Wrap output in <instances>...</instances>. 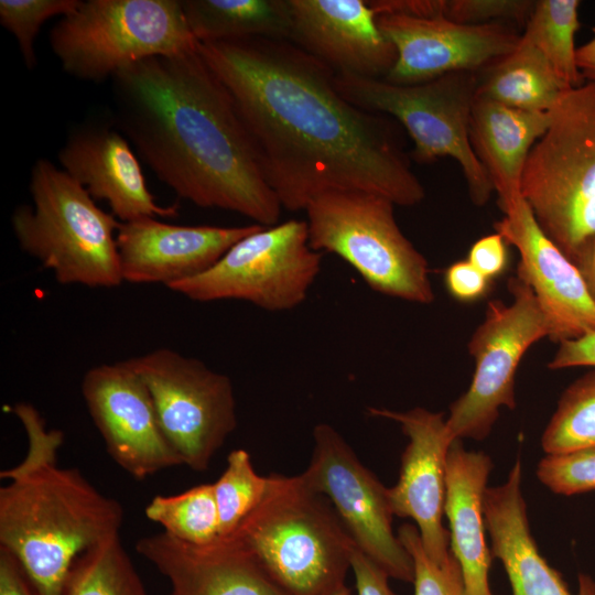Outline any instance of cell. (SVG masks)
Listing matches in <instances>:
<instances>
[{
  "mask_svg": "<svg viewBox=\"0 0 595 595\" xmlns=\"http://www.w3.org/2000/svg\"><path fill=\"white\" fill-rule=\"evenodd\" d=\"M197 51L231 96L282 208L305 210L329 191L400 206L424 199L393 119L347 100L318 58L269 37L201 42Z\"/></svg>",
  "mask_w": 595,
  "mask_h": 595,
  "instance_id": "obj_1",
  "label": "cell"
},
{
  "mask_svg": "<svg viewBox=\"0 0 595 595\" xmlns=\"http://www.w3.org/2000/svg\"><path fill=\"white\" fill-rule=\"evenodd\" d=\"M111 80L117 129L180 198L279 224L282 206L251 138L197 50L143 60Z\"/></svg>",
  "mask_w": 595,
  "mask_h": 595,
  "instance_id": "obj_2",
  "label": "cell"
},
{
  "mask_svg": "<svg viewBox=\"0 0 595 595\" xmlns=\"http://www.w3.org/2000/svg\"><path fill=\"white\" fill-rule=\"evenodd\" d=\"M28 435V453L0 473V547L19 561L37 595H60L79 554L119 534L121 504L101 494L77 468L57 465L64 435L47 430L30 403L12 408Z\"/></svg>",
  "mask_w": 595,
  "mask_h": 595,
  "instance_id": "obj_3",
  "label": "cell"
},
{
  "mask_svg": "<svg viewBox=\"0 0 595 595\" xmlns=\"http://www.w3.org/2000/svg\"><path fill=\"white\" fill-rule=\"evenodd\" d=\"M231 536L282 595H334L346 587L355 544L329 500L300 475H270L262 500Z\"/></svg>",
  "mask_w": 595,
  "mask_h": 595,
  "instance_id": "obj_4",
  "label": "cell"
},
{
  "mask_svg": "<svg viewBox=\"0 0 595 595\" xmlns=\"http://www.w3.org/2000/svg\"><path fill=\"white\" fill-rule=\"evenodd\" d=\"M30 194L32 205L18 206L11 216L25 253L61 284L111 289L123 282L116 239L120 221L84 186L40 159L31 169Z\"/></svg>",
  "mask_w": 595,
  "mask_h": 595,
  "instance_id": "obj_5",
  "label": "cell"
},
{
  "mask_svg": "<svg viewBox=\"0 0 595 595\" xmlns=\"http://www.w3.org/2000/svg\"><path fill=\"white\" fill-rule=\"evenodd\" d=\"M521 196L571 259L595 238V84L565 90L526 162Z\"/></svg>",
  "mask_w": 595,
  "mask_h": 595,
  "instance_id": "obj_6",
  "label": "cell"
},
{
  "mask_svg": "<svg viewBox=\"0 0 595 595\" xmlns=\"http://www.w3.org/2000/svg\"><path fill=\"white\" fill-rule=\"evenodd\" d=\"M394 205L363 191L322 193L305 208L310 246L337 255L376 292L430 304L428 261L400 230Z\"/></svg>",
  "mask_w": 595,
  "mask_h": 595,
  "instance_id": "obj_7",
  "label": "cell"
},
{
  "mask_svg": "<svg viewBox=\"0 0 595 595\" xmlns=\"http://www.w3.org/2000/svg\"><path fill=\"white\" fill-rule=\"evenodd\" d=\"M63 69L100 82L153 56L197 50L181 0H86L50 33Z\"/></svg>",
  "mask_w": 595,
  "mask_h": 595,
  "instance_id": "obj_8",
  "label": "cell"
},
{
  "mask_svg": "<svg viewBox=\"0 0 595 595\" xmlns=\"http://www.w3.org/2000/svg\"><path fill=\"white\" fill-rule=\"evenodd\" d=\"M335 85L351 104L398 121L414 143L418 162L457 161L472 202L483 206L489 201L494 187L469 139L478 73L454 72L413 85L336 73Z\"/></svg>",
  "mask_w": 595,
  "mask_h": 595,
  "instance_id": "obj_9",
  "label": "cell"
},
{
  "mask_svg": "<svg viewBox=\"0 0 595 595\" xmlns=\"http://www.w3.org/2000/svg\"><path fill=\"white\" fill-rule=\"evenodd\" d=\"M321 263L307 223L290 219L245 236L208 270L169 289L196 302L240 300L270 312L289 311L306 299Z\"/></svg>",
  "mask_w": 595,
  "mask_h": 595,
  "instance_id": "obj_10",
  "label": "cell"
},
{
  "mask_svg": "<svg viewBox=\"0 0 595 595\" xmlns=\"http://www.w3.org/2000/svg\"><path fill=\"white\" fill-rule=\"evenodd\" d=\"M126 360L148 387L163 432L183 465L206 470L237 428L230 379L170 348Z\"/></svg>",
  "mask_w": 595,
  "mask_h": 595,
  "instance_id": "obj_11",
  "label": "cell"
},
{
  "mask_svg": "<svg viewBox=\"0 0 595 595\" xmlns=\"http://www.w3.org/2000/svg\"><path fill=\"white\" fill-rule=\"evenodd\" d=\"M512 302L488 303L485 320L473 333L468 351L475 371L467 391L450 407L446 425L454 439L482 441L499 409L516 408L515 376L524 353L549 329L531 288L518 275L508 280Z\"/></svg>",
  "mask_w": 595,
  "mask_h": 595,
  "instance_id": "obj_12",
  "label": "cell"
},
{
  "mask_svg": "<svg viewBox=\"0 0 595 595\" xmlns=\"http://www.w3.org/2000/svg\"><path fill=\"white\" fill-rule=\"evenodd\" d=\"M313 440L310 464L300 474L303 482L329 500L361 553L389 577L412 583V558L392 531L388 488L332 425L317 424Z\"/></svg>",
  "mask_w": 595,
  "mask_h": 595,
  "instance_id": "obj_13",
  "label": "cell"
},
{
  "mask_svg": "<svg viewBox=\"0 0 595 595\" xmlns=\"http://www.w3.org/2000/svg\"><path fill=\"white\" fill-rule=\"evenodd\" d=\"M82 394L111 458L134 479L183 465L141 377L127 360L88 369Z\"/></svg>",
  "mask_w": 595,
  "mask_h": 595,
  "instance_id": "obj_14",
  "label": "cell"
},
{
  "mask_svg": "<svg viewBox=\"0 0 595 595\" xmlns=\"http://www.w3.org/2000/svg\"><path fill=\"white\" fill-rule=\"evenodd\" d=\"M397 58L383 78L397 85L424 83L454 72L479 73L509 54L521 33L512 23L462 24L443 17L377 14Z\"/></svg>",
  "mask_w": 595,
  "mask_h": 595,
  "instance_id": "obj_15",
  "label": "cell"
},
{
  "mask_svg": "<svg viewBox=\"0 0 595 595\" xmlns=\"http://www.w3.org/2000/svg\"><path fill=\"white\" fill-rule=\"evenodd\" d=\"M370 415L398 422L409 437L401 456L398 483L388 488L393 516L416 523L422 545L439 565L451 556L450 531L443 526L446 461L455 440L444 413L414 408L404 412L370 408Z\"/></svg>",
  "mask_w": 595,
  "mask_h": 595,
  "instance_id": "obj_16",
  "label": "cell"
},
{
  "mask_svg": "<svg viewBox=\"0 0 595 595\" xmlns=\"http://www.w3.org/2000/svg\"><path fill=\"white\" fill-rule=\"evenodd\" d=\"M495 223L496 232L520 255L517 275L532 290L552 342L595 332V303L575 264L544 234L521 197Z\"/></svg>",
  "mask_w": 595,
  "mask_h": 595,
  "instance_id": "obj_17",
  "label": "cell"
},
{
  "mask_svg": "<svg viewBox=\"0 0 595 595\" xmlns=\"http://www.w3.org/2000/svg\"><path fill=\"white\" fill-rule=\"evenodd\" d=\"M261 225L183 226L144 217L121 223L117 247L123 282L167 288L215 264L238 240Z\"/></svg>",
  "mask_w": 595,
  "mask_h": 595,
  "instance_id": "obj_18",
  "label": "cell"
},
{
  "mask_svg": "<svg viewBox=\"0 0 595 595\" xmlns=\"http://www.w3.org/2000/svg\"><path fill=\"white\" fill-rule=\"evenodd\" d=\"M291 42L336 73L383 79L397 53L365 0H289Z\"/></svg>",
  "mask_w": 595,
  "mask_h": 595,
  "instance_id": "obj_19",
  "label": "cell"
},
{
  "mask_svg": "<svg viewBox=\"0 0 595 595\" xmlns=\"http://www.w3.org/2000/svg\"><path fill=\"white\" fill-rule=\"evenodd\" d=\"M58 161L94 199L105 201L121 223L177 214L175 205L156 203L130 142L117 128L76 129L60 149Z\"/></svg>",
  "mask_w": 595,
  "mask_h": 595,
  "instance_id": "obj_20",
  "label": "cell"
},
{
  "mask_svg": "<svg viewBox=\"0 0 595 595\" xmlns=\"http://www.w3.org/2000/svg\"><path fill=\"white\" fill-rule=\"evenodd\" d=\"M137 552L170 584V595H282L234 536L192 544L164 531L140 538Z\"/></svg>",
  "mask_w": 595,
  "mask_h": 595,
  "instance_id": "obj_21",
  "label": "cell"
},
{
  "mask_svg": "<svg viewBox=\"0 0 595 595\" xmlns=\"http://www.w3.org/2000/svg\"><path fill=\"white\" fill-rule=\"evenodd\" d=\"M486 530L493 556L499 559L512 595H595V581L580 573L572 594L562 575L538 550L521 493V461L517 458L505 484L487 487L484 495Z\"/></svg>",
  "mask_w": 595,
  "mask_h": 595,
  "instance_id": "obj_22",
  "label": "cell"
},
{
  "mask_svg": "<svg viewBox=\"0 0 595 595\" xmlns=\"http://www.w3.org/2000/svg\"><path fill=\"white\" fill-rule=\"evenodd\" d=\"M493 462L483 452L466 451L455 439L446 461L444 513L451 552L458 561L467 595H494L488 580L491 559L486 543L484 495Z\"/></svg>",
  "mask_w": 595,
  "mask_h": 595,
  "instance_id": "obj_23",
  "label": "cell"
},
{
  "mask_svg": "<svg viewBox=\"0 0 595 595\" xmlns=\"http://www.w3.org/2000/svg\"><path fill=\"white\" fill-rule=\"evenodd\" d=\"M550 111H528L476 97L469 139L498 196L502 213L521 196V180L529 153L544 134Z\"/></svg>",
  "mask_w": 595,
  "mask_h": 595,
  "instance_id": "obj_24",
  "label": "cell"
},
{
  "mask_svg": "<svg viewBox=\"0 0 595 595\" xmlns=\"http://www.w3.org/2000/svg\"><path fill=\"white\" fill-rule=\"evenodd\" d=\"M565 91L543 54L521 33L518 45L478 73L477 98L528 111H550Z\"/></svg>",
  "mask_w": 595,
  "mask_h": 595,
  "instance_id": "obj_25",
  "label": "cell"
},
{
  "mask_svg": "<svg viewBox=\"0 0 595 595\" xmlns=\"http://www.w3.org/2000/svg\"><path fill=\"white\" fill-rule=\"evenodd\" d=\"M198 43L242 37L291 41L289 0H181Z\"/></svg>",
  "mask_w": 595,
  "mask_h": 595,
  "instance_id": "obj_26",
  "label": "cell"
},
{
  "mask_svg": "<svg viewBox=\"0 0 595 595\" xmlns=\"http://www.w3.org/2000/svg\"><path fill=\"white\" fill-rule=\"evenodd\" d=\"M578 0H539L522 34L543 54L564 90L584 83L576 64Z\"/></svg>",
  "mask_w": 595,
  "mask_h": 595,
  "instance_id": "obj_27",
  "label": "cell"
},
{
  "mask_svg": "<svg viewBox=\"0 0 595 595\" xmlns=\"http://www.w3.org/2000/svg\"><path fill=\"white\" fill-rule=\"evenodd\" d=\"M60 595H148L120 536L107 538L77 556Z\"/></svg>",
  "mask_w": 595,
  "mask_h": 595,
  "instance_id": "obj_28",
  "label": "cell"
},
{
  "mask_svg": "<svg viewBox=\"0 0 595 595\" xmlns=\"http://www.w3.org/2000/svg\"><path fill=\"white\" fill-rule=\"evenodd\" d=\"M144 513L163 527L165 533L187 543L209 544L220 538L213 483L175 495H156L147 505Z\"/></svg>",
  "mask_w": 595,
  "mask_h": 595,
  "instance_id": "obj_29",
  "label": "cell"
},
{
  "mask_svg": "<svg viewBox=\"0 0 595 595\" xmlns=\"http://www.w3.org/2000/svg\"><path fill=\"white\" fill-rule=\"evenodd\" d=\"M541 444L548 455L595 448V371L565 389Z\"/></svg>",
  "mask_w": 595,
  "mask_h": 595,
  "instance_id": "obj_30",
  "label": "cell"
},
{
  "mask_svg": "<svg viewBox=\"0 0 595 595\" xmlns=\"http://www.w3.org/2000/svg\"><path fill=\"white\" fill-rule=\"evenodd\" d=\"M269 476L259 475L249 453L235 450L227 456L226 468L213 483L219 516L220 538L231 536L262 500Z\"/></svg>",
  "mask_w": 595,
  "mask_h": 595,
  "instance_id": "obj_31",
  "label": "cell"
},
{
  "mask_svg": "<svg viewBox=\"0 0 595 595\" xmlns=\"http://www.w3.org/2000/svg\"><path fill=\"white\" fill-rule=\"evenodd\" d=\"M80 0H1L0 23L17 39L28 68L36 65L35 37L42 25L54 17L74 11Z\"/></svg>",
  "mask_w": 595,
  "mask_h": 595,
  "instance_id": "obj_32",
  "label": "cell"
},
{
  "mask_svg": "<svg viewBox=\"0 0 595 595\" xmlns=\"http://www.w3.org/2000/svg\"><path fill=\"white\" fill-rule=\"evenodd\" d=\"M398 537L413 562V595H467L462 569L453 553L448 561L439 565L426 554L419 531L410 523L402 524Z\"/></svg>",
  "mask_w": 595,
  "mask_h": 595,
  "instance_id": "obj_33",
  "label": "cell"
},
{
  "mask_svg": "<svg viewBox=\"0 0 595 595\" xmlns=\"http://www.w3.org/2000/svg\"><path fill=\"white\" fill-rule=\"evenodd\" d=\"M537 476L559 495L572 496L595 490V448L547 455L538 464Z\"/></svg>",
  "mask_w": 595,
  "mask_h": 595,
  "instance_id": "obj_34",
  "label": "cell"
},
{
  "mask_svg": "<svg viewBox=\"0 0 595 595\" xmlns=\"http://www.w3.org/2000/svg\"><path fill=\"white\" fill-rule=\"evenodd\" d=\"M534 6L530 0H442V17L462 24L526 25Z\"/></svg>",
  "mask_w": 595,
  "mask_h": 595,
  "instance_id": "obj_35",
  "label": "cell"
},
{
  "mask_svg": "<svg viewBox=\"0 0 595 595\" xmlns=\"http://www.w3.org/2000/svg\"><path fill=\"white\" fill-rule=\"evenodd\" d=\"M444 281L453 298L462 302H474L486 295L491 280L468 260H461L446 269Z\"/></svg>",
  "mask_w": 595,
  "mask_h": 595,
  "instance_id": "obj_36",
  "label": "cell"
},
{
  "mask_svg": "<svg viewBox=\"0 0 595 595\" xmlns=\"http://www.w3.org/2000/svg\"><path fill=\"white\" fill-rule=\"evenodd\" d=\"M467 260L491 280L507 268V241L498 232L482 237L470 247Z\"/></svg>",
  "mask_w": 595,
  "mask_h": 595,
  "instance_id": "obj_37",
  "label": "cell"
},
{
  "mask_svg": "<svg viewBox=\"0 0 595 595\" xmlns=\"http://www.w3.org/2000/svg\"><path fill=\"white\" fill-rule=\"evenodd\" d=\"M353 571L357 595H396L389 586V576L356 547L351 552Z\"/></svg>",
  "mask_w": 595,
  "mask_h": 595,
  "instance_id": "obj_38",
  "label": "cell"
},
{
  "mask_svg": "<svg viewBox=\"0 0 595 595\" xmlns=\"http://www.w3.org/2000/svg\"><path fill=\"white\" fill-rule=\"evenodd\" d=\"M548 366L554 370L581 366L595 367V332L560 343Z\"/></svg>",
  "mask_w": 595,
  "mask_h": 595,
  "instance_id": "obj_39",
  "label": "cell"
},
{
  "mask_svg": "<svg viewBox=\"0 0 595 595\" xmlns=\"http://www.w3.org/2000/svg\"><path fill=\"white\" fill-rule=\"evenodd\" d=\"M0 595H37L17 558L0 547Z\"/></svg>",
  "mask_w": 595,
  "mask_h": 595,
  "instance_id": "obj_40",
  "label": "cell"
},
{
  "mask_svg": "<svg viewBox=\"0 0 595 595\" xmlns=\"http://www.w3.org/2000/svg\"><path fill=\"white\" fill-rule=\"evenodd\" d=\"M570 260L581 273L595 303V238L587 240Z\"/></svg>",
  "mask_w": 595,
  "mask_h": 595,
  "instance_id": "obj_41",
  "label": "cell"
},
{
  "mask_svg": "<svg viewBox=\"0 0 595 595\" xmlns=\"http://www.w3.org/2000/svg\"><path fill=\"white\" fill-rule=\"evenodd\" d=\"M576 64L583 80L595 84V30L594 36L576 48Z\"/></svg>",
  "mask_w": 595,
  "mask_h": 595,
  "instance_id": "obj_42",
  "label": "cell"
},
{
  "mask_svg": "<svg viewBox=\"0 0 595 595\" xmlns=\"http://www.w3.org/2000/svg\"><path fill=\"white\" fill-rule=\"evenodd\" d=\"M334 595H351L350 591L348 589V587H344L342 591L337 592L336 594Z\"/></svg>",
  "mask_w": 595,
  "mask_h": 595,
  "instance_id": "obj_43",
  "label": "cell"
}]
</instances>
